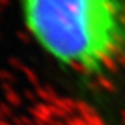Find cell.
Here are the masks:
<instances>
[{
	"label": "cell",
	"mask_w": 125,
	"mask_h": 125,
	"mask_svg": "<svg viewBox=\"0 0 125 125\" xmlns=\"http://www.w3.org/2000/svg\"><path fill=\"white\" fill-rule=\"evenodd\" d=\"M24 28L57 65L99 78L125 65V0H17Z\"/></svg>",
	"instance_id": "cell-1"
}]
</instances>
